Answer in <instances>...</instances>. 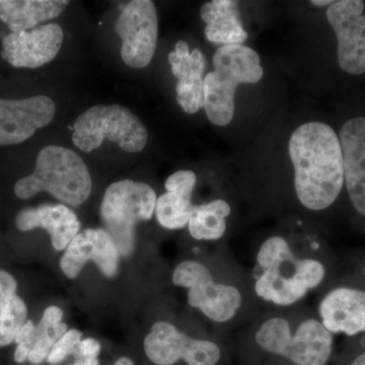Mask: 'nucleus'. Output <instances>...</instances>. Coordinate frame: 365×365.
I'll list each match as a JSON object with an SVG mask.
<instances>
[{
	"label": "nucleus",
	"instance_id": "4be33fe9",
	"mask_svg": "<svg viewBox=\"0 0 365 365\" xmlns=\"http://www.w3.org/2000/svg\"><path fill=\"white\" fill-rule=\"evenodd\" d=\"M193 207L192 197L165 192L158 198L155 215L163 227L170 230H181L188 225Z\"/></svg>",
	"mask_w": 365,
	"mask_h": 365
},
{
	"label": "nucleus",
	"instance_id": "72a5a7b5",
	"mask_svg": "<svg viewBox=\"0 0 365 365\" xmlns=\"http://www.w3.org/2000/svg\"><path fill=\"white\" fill-rule=\"evenodd\" d=\"M334 2L335 1H333V0H312L311 4L316 6H326L329 4L331 6Z\"/></svg>",
	"mask_w": 365,
	"mask_h": 365
},
{
	"label": "nucleus",
	"instance_id": "f257e3e1",
	"mask_svg": "<svg viewBox=\"0 0 365 365\" xmlns=\"http://www.w3.org/2000/svg\"><path fill=\"white\" fill-rule=\"evenodd\" d=\"M319 249L317 242L300 244L282 235L264 239L255 249L249 273L257 302L268 307L297 306L323 287L328 268Z\"/></svg>",
	"mask_w": 365,
	"mask_h": 365
},
{
	"label": "nucleus",
	"instance_id": "cd10ccee",
	"mask_svg": "<svg viewBox=\"0 0 365 365\" xmlns=\"http://www.w3.org/2000/svg\"><path fill=\"white\" fill-rule=\"evenodd\" d=\"M62 318H63V312L60 307L56 306L47 307L36 328L39 331L47 330V329L52 328V327L61 323Z\"/></svg>",
	"mask_w": 365,
	"mask_h": 365
},
{
	"label": "nucleus",
	"instance_id": "b1692460",
	"mask_svg": "<svg viewBox=\"0 0 365 365\" xmlns=\"http://www.w3.org/2000/svg\"><path fill=\"white\" fill-rule=\"evenodd\" d=\"M67 325L59 323L58 325L52 327L44 331H38L36 329L35 339L29 353V361L33 364H40L51 352L52 348L56 344L57 341L67 332Z\"/></svg>",
	"mask_w": 365,
	"mask_h": 365
},
{
	"label": "nucleus",
	"instance_id": "4468645a",
	"mask_svg": "<svg viewBox=\"0 0 365 365\" xmlns=\"http://www.w3.org/2000/svg\"><path fill=\"white\" fill-rule=\"evenodd\" d=\"M120 253L107 230H86L79 232L64 252L60 268L69 279L78 277L86 262L93 261L106 277L116 275Z\"/></svg>",
	"mask_w": 365,
	"mask_h": 365
},
{
	"label": "nucleus",
	"instance_id": "2f4dec72",
	"mask_svg": "<svg viewBox=\"0 0 365 365\" xmlns=\"http://www.w3.org/2000/svg\"><path fill=\"white\" fill-rule=\"evenodd\" d=\"M73 365H98V359H76Z\"/></svg>",
	"mask_w": 365,
	"mask_h": 365
},
{
	"label": "nucleus",
	"instance_id": "9b49d317",
	"mask_svg": "<svg viewBox=\"0 0 365 365\" xmlns=\"http://www.w3.org/2000/svg\"><path fill=\"white\" fill-rule=\"evenodd\" d=\"M364 7L362 0H340L331 4L326 14L337 37L340 68L353 76L365 72Z\"/></svg>",
	"mask_w": 365,
	"mask_h": 365
},
{
	"label": "nucleus",
	"instance_id": "c756f323",
	"mask_svg": "<svg viewBox=\"0 0 365 365\" xmlns=\"http://www.w3.org/2000/svg\"><path fill=\"white\" fill-rule=\"evenodd\" d=\"M36 326L34 325L32 321H26L25 325L21 327V330L19 331L14 342L16 344L26 346L29 349L32 347L34 339H35Z\"/></svg>",
	"mask_w": 365,
	"mask_h": 365
},
{
	"label": "nucleus",
	"instance_id": "0eeeda50",
	"mask_svg": "<svg viewBox=\"0 0 365 365\" xmlns=\"http://www.w3.org/2000/svg\"><path fill=\"white\" fill-rule=\"evenodd\" d=\"M157 194L145 182L123 180L106 190L101 217L120 256L129 257L135 249L137 222L150 220L155 212Z\"/></svg>",
	"mask_w": 365,
	"mask_h": 365
},
{
	"label": "nucleus",
	"instance_id": "dca6fc26",
	"mask_svg": "<svg viewBox=\"0 0 365 365\" xmlns=\"http://www.w3.org/2000/svg\"><path fill=\"white\" fill-rule=\"evenodd\" d=\"M173 74L177 78V102L187 114H195L204 108V72L206 58L199 49L190 52L185 41H179L169 54Z\"/></svg>",
	"mask_w": 365,
	"mask_h": 365
},
{
	"label": "nucleus",
	"instance_id": "7ed1b4c3",
	"mask_svg": "<svg viewBox=\"0 0 365 365\" xmlns=\"http://www.w3.org/2000/svg\"><path fill=\"white\" fill-rule=\"evenodd\" d=\"M178 287L188 289L189 306L212 323L227 328L249 323L258 314L249 273L228 257L215 272L203 262L188 259L178 264L172 276Z\"/></svg>",
	"mask_w": 365,
	"mask_h": 365
},
{
	"label": "nucleus",
	"instance_id": "f03ea898",
	"mask_svg": "<svg viewBox=\"0 0 365 365\" xmlns=\"http://www.w3.org/2000/svg\"><path fill=\"white\" fill-rule=\"evenodd\" d=\"M288 153L300 206L313 212L331 207L344 186L342 150L332 127L316 121L300 125L290 136Z\"/></svg>",
	"mask_w": 365,
	"mask_h": 365
},
{
	"label": "nucleus",
	"instance_id": "f704fd0d",
	"mask_svg": "<svg viewBox=\"0 0 365 365\" xmlns=\"http://www.w3.org/2000/svg\"><path fill=\"white\" fill-rule=\"evenodd\" d=\"M114 365H134L133 362L130 359H126V357H122L119 360H117L116 364Z\"/></svg>",
	"mask_w": 365,
	"mask_h": 365
},
{
	"label": "nucleus",
	"instance_id": "c85d7f7f",
	"mask_svg": "<svg viewBox=\"0 0 365 365\" xmlns=\"http://www.w3.org/2000/svg\"><path fill=\"white\" fill-rule=\"evenodd\" d=\"M16 281L14 276L4 270H0V302L16 295Z\"/></svg>",
	"mask_w": 365,
	"mask_h": 365
},
{
	"label": "nucleus",
	"instance_id": "a211bd4d",
	"mask_svg": "<svg viewBox=\"0 0 365 365\" xmlns=\"http://www.w3.org/2000/svg\"><path fill=\"white\" fill-rule=\"evenodd\" d=\"M16 225L21 232L44 228L57 251L66 250L81 230L78 216L64 204H43L36 208L23 209L16 215Z\"/></svg>",
	"mask_w": 365,
	"mask_h": 365
},
{
	"label": "nucleus",
	"instance_id": "39448f33",
	"mask_svg": "<svg viewBox=\"0 0 365 365\" xmlns=\"http://www.w3.org/2000/svg\"><path fill=\"white\" fill-rule=\"evenodd\" d=\"M91 188V174L83 158L69 148L49 145L40 150L33 174L16 182L14 193L29 199L45 191L76 207L88 200Z\"/></svg>",
	"mask_w": 365,
	"mask_h": 365
},
{
	"label": "nucleus",
	"instance_id": "aec40b11",
	"mask_svg": "<svg viewBox=\"0 0 365 365\" xmlns=\"http://www.w3.org/2000/svg\"><path fill=\"white\" fill-rule=\"evenodd\" d=\"M66 0H0V20L11 33L26 32L63 13Z\"/></svg>",
	"mask_w": 365,
	"mask_h": 365
},
{
	"label": "nucleus",
	"instance_id": "f3484780",
	"mask_svg": "<svg viewBox=\"0 0 365 365\" xmlns=\"http://www.w3.org/2000/svg\"><path fill=\"white\" fill-rule=\"evenodd\" d=\"M339 140L348 196L355 210L365 216V117L348 120Z\"/></svg>",
	"mask_w": 365,
	"mask_h": 365
},
{
	"label": "nucleus",
	"instance_id": "7c9ffc66",
	"mask_svg": "<svg viewBox=\"0 0 365 365\" xmlns=\"http://www.w3.org/2000/svg\"><path fill=\"white\" fill-rule=\"evenodd\" d=\"M29 353H30V349L28 347L19 344L16 351H14V360L18 364H23L26 359H28Z\"/></svg>",
	"mask_w": 365,
	"mask_h": 365
},
{
	"label": "nucleus",
	"instance_id": "473e14b6",
	"mask_svg": "<svg viewBox=\"0 0 365 365\" xmlns=\"http://www.w3.org/2000/svg\"><path fill=\"white\" fill-rule=\"evenodd\" d=\"M349 365H365V351L357 355Z\"/></svg>",
	"mask_w": 365,
	"mask_h": 365
},
{
	"label": "nucleus",
	"instance_id": "9d476101",
	"mask_svg": "<svg viewBox=\"0 0 365 365\" xmlns=\"http://www.w3.org/2000/svg\"><path fill=\"white\" fill-rule=\"evenodd\" d=\"M115 30L122 40L121 57L132 68H144L157 49L158 18L150 0H133L118 16Z\"/></svg>",
	"mask_w": 365,
	"mask_h": 365
},
{
	"label": "nucleus",
	"instance_id": "6ab92c4d",
	"mask_svg": "<svg viewBox=\"0 0 365 365\" xmlns=\"http://www.w3.org/2000/svg\"><path fill=\"white\" fill-rule=\"evenodd\" d=\"M201 19L206 24V39L213 44L242 45L248 39L240 19L239 2L212 0L201 7Z\"/></svg>",
	"mask_w": 365,
	"mask_h": 365
},
{
	"label": "nucleus",
	"instance_id": "a878e982",
	"mask_svg": "<svg viewBox=\"0 0 365 365\" xmlns=\"http://www.w3.org/2000/svg\"><path fill=\"white\" fill-rule=\"evenodd\" d=\"M197 182L196 174L192 170H179L168 178L165 182L167 192L192 197Z\"/></svg>",
	"mask_w": 365,
	"mask_h": 365
},
{
	"label": "nucleus",
	"instance_id": "2eb2a0df",
	"mask_svg": "<svg viewBox=\"0 0 365 365\" xmlns=\"http://www.w3.org/2000/svg\"><path fill=\"white\" fill-rule=\"evenodd\" d=\"M319 319L333 335L365 333V289L340 285L326 290L319 300Z\"/></svg>",
	"mask_w": 365,
	"mask_h": 365
},
{
	"label": "nucleus",
	"instance_id": "6e6552de",
	"mask_svg": "<svg viewBox=\"0 0 365 365\" xmlns=\"http://www.w3.org/2000/svg\"><path fill=\"white\" fill-rule=\"evenodd\" d=\"M105 139L126 153H136L145 148L148 133L139 118L123 106H93L74 122L72 141L78 150L91 153Z\"/></svg>",
	"mask_w": 365,
	"mask_h": 365
},
{
	"label": "nucleus",
	"instance_id": "393cba45",
	"mask_svg": "<svg viewBox=\"0 0 365 365\" xmlns=\"http://www.w3.org/2000/svg\"><path fill=\"white\" fill-rule=\"evenodd\" d=\"M81 333L76 329L67 331L52 348L51 352L48 355L47 360L50 364H58L62 360L72 354L74 348L81 341Z\"/></svg>",
	"mask_w": 365,
	"mask_h": 365
},
{
	"label": "nucleus",
	"instance_id": "bb28decb",
	"mask_svg": "<svg viewBox=\"0 0 365 365\" xmlns=\"http://www.w3.org/2000/svg\"><path fill=\"white\" fill-rule=\"evenodd\" d=\"M101 352V345L97 340L88 339L81 340L74 348L72 354L76 359H98Z\"/></svg>",
	"mask_w": 365,
	"mask_h": 365
},
{
	"label": "nucleus",
	"instance_id": "f8f14e48",
	"mask_svg": "<svg viewBox=\"0 0 365 365\" xmlns=\"http://www.w3.org/2000/svg\"><path fill=\"white\" fill-rule=\"evenodd\" d=\"M63 40V31L55 23L11 33L2 40L1 56L16 68H39L57 56Z\"/></svg>",
	"mask_w": 365,
	"mask_h": 365
},
{
	"label": "nucleus",
	"instance_id": "412c9836",
	"mask_svg": "<svg viewBox=\"0 0 365 365\" xmlns=\"http://www.w3.org/2000/svg\"><path fill=\"white\" fill-rule=\"evenodd\" d=\"M232 207L225 199L194 205L188 222L190 235L196 241H220L227 232Z\"/></svg>",
	"mask_w": 365,
	"mask_h": 365
},
{
	"label": "nucleus",
	"instance_id": "423d86ee",
	"mask_svg": "<svg viewBox=\"0 0 365 365\" xmlns=\"http://www.w3.org/2000/svg\"><path fill=\"white\" fill-rule=\"evenodd\" d=\"M215 71L204 78V110L216 126L234 119L235 91L242 83H257L264 76L258 53L245 45L220 46L212 58Z\"/></svg>",
	"mask_w": 365,
	"mask_h": 365
},
{
	"label": "nucleus",
	"instance_id": "1a4fd4ad",
	"mask_svg": "<svg viewBox=\"0 0 365 365\" xmlns=\"http://www.w3.org/2000/svg\"><path fill=\"white\" fill-rule=\"evenodd\" d=\"M144 351L157 365H173L181 359L188 365H217L222 355L218 343L191 337L167 321L151 327L144 339Z\"/></svg>",
	"mask_w": 365,
	"mask_h": 365
},
{
	"label": "nucleus",
	"instance_id": "ddd939ff",
	"mask_svg": "<svg viewBox=\"0 0 365 365\" xmlns=\"http://www.w3.org/2000/svg\"><path fill=\"white\" fill-rule=\"evenodd\" d=\"M56 113L52 98L35 96L25 100L0 98V146L14 145L48 126Z\"/></svg>",
	"mask_w": 365,
	"mask_h": 365
},
{
	"label": "nucleus",
	"instance_id": "5701e85b",
	"mask_svg": "<svg viewBox=\"0 0 365 365\" xmlns=\"http://www.w3.org/2000/svg\"><path fill=\"white\" fill-rule=\"evenodd\" d=\"M28 309L25 302L16 295L9 307L0 313V347L11 344L21 327L25 325Z\"/></svg>",
	"mask_w": 365,
	"mask_h": 365
},
{
	"label": "nucleus",
	"instance_id": "20e7f679",
	"mask_svg": "<svg viewBox=\"0 0 365 365\" xmlns=\"http://www.w3.org/2000/svg\"><path fill=\"white\" fill-rule=\"evenodd\" d=\"M244 332L260 351L294 365H327L333 352V334L302 304L268 307L249 322Z\"/></svg>",
	"mask_w": 365,
	"mask_h": 365
}]
</instances>
